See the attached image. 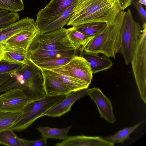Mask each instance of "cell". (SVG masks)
I'll list each match as a JSON object with an SVG mask.
<instances>
[{"instance_id": "cell-22", "label": "cell", "mask_w": 146, "mask_h": 146, "mask_svg": "<svg viewBox=\"0 0 146 146\" xmlns=\"http://www.w3.org/2000/svg\"><path fill=\"white\" fill-rule=\"evenodd\" d=\"M67 33L75 49L80 52L84 46L94 37L88 36L78 31L73 26L67 29Z\"/></svg>"}, {"instance_id": "cell-4", "label": "cell", "mask_w": 146, "mask_h": 146, "mask_svg": "<svg viewBox=\"0 0 146 146\" xmlns=\"http://www.w3.org/2000/svg\"><path fill=\"white\" fill-rule=\"evenodd\" d=\"M66 95H46L38 100H31L26 105L21 115L13 125L12 129L14 131L26 129L50 109L64 99Z\"/></svg>"}, {"instance_id": "cell-25", "label": "cell", "mask_w": 146, "mask_h": 146, "mask_svg": "<svg viewBox=\"0 0 146 146\" xmlns=\"http://www.w3.org/2000/svg\"><path fill=\"white\" fill-rule=\"evenodd\" d=\"M145 121V119L133 126L124 128L113 135L103 138L105 140L114 145L117 143H122L129 139L130 134Z\"/></svg>"}, {"instance_id": "cell-9", "label": "cell", "mask_w": 146, "mask_h": 146, "mask_svg": "<svg viewBox=\"0 0 146 146\" xmlns=\"http://www.w3.org/2000/svg\"><path fill=\"white\" fill-rule=\"evenodd\" d=\"M78 0H51L36 15L35 25L39 30L53 21Z\"/></svg>"}, {"instance_id": "cell-2", "label": "cell", "mask_w": 146, "mask_h": 146, "mask_svg": "<svg viewBox=\"0 0 146 146\" xmlns=\"http://www.w3.org/2000/svg\"><path fill=\"white\" fill-rule=\"evenodd\" d=\"M22 90L31 100L40 99L46 94L41 70L29 62L11 73V76L0 86V94L15 89Z\"/></svg>"}, {"instance_id": "cell-10", "label": "cell", "mask_w": 146, "mask_h": 146, "mask_svg": "<svg viewBox=\"0 0 146 146\" xmlns=\"http://www.w3.org/2000/svg\"><path fill=\"white\" fill-rule=\"evenodd\" d=\"M57 68L89 85L91 83L93 74L90 65L80 56H74L68 63Z\"/></svg>"}, {"instance_id": "cell-34", "label": "cell", "mask_w": 146, "mask_h": 146, "mask_svg": "<svg viewBox=\"0 0 146 146\" xmlns=\"http://www.w3.org/2000/svg\"><path fill=\"white\" fill-rule=\"evenodd\" d=\"M121 10L124 9L132 4V0H118Z\"/></svg>"}, {"instance_id": "cell-3", "label": "cell", "mask_w": 146, "mask_h": 146, "mask_svg": "<svg viewBox=\"0 0 146 146\" xmlns=\"http://www.w3.org/2000/svg\"><path fill=\"white\" fill-rule=\"evenodd\" d=\"M126 12L121 10L114 23L108 24L102 31L88 43L80 53L84 51L101 53L115 58L119 52L121 29Z\"/></svg>"}, {"instance_id": "cell-11", "label": "cell", "mask_w": 146, "mask_h": 146, "mask_svg": "<svg viewBox=\"0 0 146 146\" xmlns=\"http://www.w3.org/2000/svg\"><path fill=\"white\" fill-rule=\"evenodd\" d=\"M39 34V30L36 26L33 28L18 33L1 43L13 50L28 53L32 43Z\"/></svg>"}, {"instance_id": "cell-37", "label": "cell", "mask_w": 146, "mask_h": 146, "mask_svg": "<svg viewBox=\"0 0 146 146\" xmlns=\"http://www.w3.org/2000/svg\"></svg>"}, {"instance_id": "cell-28", "label": "cell", "mask_w": 146, "mask_h": 146, "mask_svg": "<svg viewBox=\"0 0 146 146\" xmlns=\"http://www.w3.org/2000/svg\"><path fill=\"white\" fill-rule=\"evenodd\" d=\"M21 113L7 112L0 110V131L12 129L13 125Z\"/></svg>"}, {"instance_id": "cell-21", "label": "cell", "mask_w": 146, "mask_h": 146, "mask_svg": "<svg viewBox=\"0 0 146 146\" xmlns=\"http://www.w3.org/2000/svg\"><path fill=\"white\" fill-rule=\"evenodd\" d=\"M4 61L12 64H25L30 62L28 53L17 52L5 47L0 43V61Z\"/></svg>"}, {"instance_id": "cell-31", "label": "cell", "mask_w": 146, "mask_h": 146, "mask_svg": "<svg viewBox=\"0 0 146 146\" xmlns=\"http://www.w3.org/2000/svg\"><path fill=\"white\" fill-rule=\"evenodd\" d=\"M19 16L17 13L11 12L0 18V30L19 20Z\"/></svg>"}, {"instance_id": "cell-12", "label": "cell", "mask_w": 146, "mask_h": 146, "mask_svg": "<svg viewBox=\"0 0 146 146\" xmlns=\"http://www.w3.org/2000/svg\"><path fill=\"white\" fill-rule=\"evenodd\" d=\"M96 105L100 117L109 123H113L116 121L110 100L99 88L89 89L87 94Z\"/></svg>"}, {"instance_id": "cell-27", "label": "cell", "mask_w": 146, "mask_h": 146, "mask_svg": "<svg viewBox=\"0 0 146 146\" xmlns=\"http://www.w3.org/2000/svg\"><path fill=\"white\" fill-rule=\"evenodd\" d=\"M0 144L8 146H22L19 137L12 129L0 131Z\"/></svg>"}, {"instance_id": "cell-8", "label": "cell", "mask_w": 146, "mask_h": 146, "mask_svg": "<svg viewBox=\"0 0 146 146\" xmlns=\"http://www.w3.org/2000/svg\"><path fill=\"white\" fill-rule=\"evenodd\" d=\"M0 94V110L22 113L26 105L31 100L22 89L7 91Z\"/></svg>"}, {"instance_id": "cell-5", "label": "cell", "mask_w": 146, "mask_h": 146, "mask_svg": "<svg viewBox=\"0 0 146 146\" xmlns=\"http://www.w3.org/2000/svg\"><path fill=\"white\" fill-rule=\"evenodd\" d=\"M141 27L133 17L131 11H126L120 31L119 52L126 65L130 62L141 34Z\"/></svg>"}, {"instance_id": "cell-33", "label": "cell", "mask_w": 146, "mask_h": 146, "mask_svg": "<svg viewBox=\"0 0 146 146\" xmlns=\"http://www.w3.org/2000/svg\"><path fill=\"white\" fill-rule=\"evenodd\" d=\"M132 4L135 7L143 23H146V13L141 4L139 0H132Z\"/></svg>"}, {"instance_id": "cell-35", "label": "cell", "mask_w": 146, "mask_h": 146, "mask_svg": "<svg viewBox=\"0 0 146 146\" xmlns=\"http://www.w3.org/2000/svg\"><path fill=\"white\" fill-rule=\"evenodd\" d=\"M11 73L0 75V86L10 78Z\"/></svg>"}, {"instance_id": "cell-18", "label": "cell", "mask_w": 146, "mask_h": 146, "mask_svg": "<svg viewBox=\"0 0 146 146\" xmlns=\"http://www.w3.org/2000/svg\"><path fill=\"white\" fill-rule=\"evenodd\" d=\"M80 56L88 62L93 74L108 70L111 68L113 64L109 57L98 53L83 51L80 53Z\"/></svg>"}, {"instance_id": "cell-20", "label": "cell", "mask_w": 146, "mask_h": 146, "mask_svg": "<svg viewBox=\"0 0 146 146\" xmlns=\"http://www.w3.org/2000/svg\"><path fill=\"white\" fill-rule=\"evenodd\" d=\"M43 75L44 88L46 96L67 95L72 92L68 88L55 77L44 73Z\"/></svg>"}, {"instance_id": "cell-6", "label": "cell", "mask_w": 146, "mask_h": 146, "mask_svg": "<svg viewBox=\"0 0 146 146\" xmlns=\"http://www.w3.org/2000/svg\"><path fill=\"white\" fill-rule=\"evenodd\" d=\"M140 37L130 62L141 99L146 104V23H143Z\"/></svg>"}, {"instance_id": "cell-23", "label": "cell", "mask_w": 146, "mask_h": 146, "mask_svg": "<svg viewBox=\"0 0 146 146\" xmlns=\"http://www.w3.org/2000/svg\"><path fill=\"white\" fill-rule=\"evenodd\" d=\"M70 125L64 128H57L48 127L40 126L37 127L42 137L48 138L65 140L68 137V132L72 127Z\"/></svg>"}, {"instance_id": "cell-26", "label": "cell", "mask_w": 146, "mask_h": 146, "mask_svg": "<svg viewBox=\"0 0 146 146\" xmlns=\"http://www.w3.org/2000/svg\"><path fill=\"white\" fill-rule=\"evenodd\" d=\"M107 24L104 22H94L72 26L85 35L93 37L102 31Z\"/></svg>"}, {"instance_id": "cell-30", "label": "cell", "mask_w": 146, "mask_h": 146, "mask_svg": "<svg viewBox=\"0 0 146 146\" xmlns=\"http://www.w3.org/2000/svg\"><path fill=\"white\" fill-rule=\"evenodd\" d=\"M24 64H12L4 61H0V75L13 72L19 69Z\"/></svg>"}, {"instance_id": "cell-29", "label": "cell", "mask_w": 146, "mask_h": 146, "mask_svg": "<svg viewBox=\"0 0 146 146\" xmlns=\"http://www.w3.org/2000/svg\"><path fill=\"white\" fill-rule=\"evenodd\" d=\"M0 9L17 13L24 9L23 0H0Z\"/></svg>"}, {"instance_id": "cell-14", "label": "cell", "mask_w": 146, "mask_h": 146, "mask_svg": "<svg viewBox=\"0 0 146 146\" xmlns=\"http://www.w3.org/2000/svg\"><path fill=\"white\" fill-rule=\"evenodd\" d=\"M114 145L100 136L84 135L70 136L55 146H113Z\"/></svg>"}, {"instance_id": "cell-36", "label": "cell", "mask_w": 146, "mask_h": 146, "mask_svg": "<svg viewBox=\"0 0 146 146\" xmlns=\"http://www.w3.org/2000/svg\"><path fill=\"white\" fill-rule=\"evenodd\" d=\"M139 2L142 5L146 6V0H139Z\"/></svg>"}, {"instance_id": "cell-17", "label": "cell", "mask_w": 146, "mask_h": 146, "mask_svg": "<svg viewBox=\"0 0 146 146\" xmlns=\"http://www.w3.org/2000/svg\"><path fill=\"white\" fill-rule=\"evenodd\" d=\"M76 49L56 50L35 48L28 51L29 60H40L76 55Z\"/></svg>"}, {"instance_id": "cell-13", "label": "cell", "mask_w": 146, "mask_h": 146, "mask_svg": "<svg viewBox=\"0 0 146 146\" xmlns=\"http://www.w3.org/2000/svg\"><path fill=\"white\" fill-rule=\"evenodd\" d=\"M89 89L85 88L72 92L65 98L45 112L42 117H59L71 110L73 104L78 100L87 94Z\"/></svg>"}, {"instance_id": "cell-16", "label": "cell", "mask_w": 146, "mask_h": 146, "mask_svg": "<svg viewBox=\"0 0 146 146\" xmlns=\"http://www.w3.org/2000/svg\"><path fill=\"white\" fill-rule=\"evenodd\" d=\"M36 26L35 21L33 19L24 17L0 30V43L18 33Z\"/></svg>"}, {"instance_id": "cell-19", "label": "cell", "mask_w": 146, "mask_h": 146, "mask_svg": "<svg viewBox=\"0 0 146 146\" xmlns=\"http://www.w3.org/2000/svg\"><path fill=\"white\" fill-rule=\"evenodd\" d=\"M80 0H78L69 6L50 23L39 29L40 34L60 29L67 24Z\"/></svg>"}, {"instance_id": "cell-7", "label": "cell", "mask_w": 146, "mask_h": 146, "mask_svg": "<svg viewBox=\"0 0 146 146\" xmlns=\"http://www.w3.org/2000/svg\"><path fill=\"white\" fill-rule=\"evenodd\" d=\"M67 31V29L63 27L39 34L29 50L35 48L56 50L75 49L68 36Z\"/></svg>"}, {"instance_id": "cell-24", "label": "cell", "mask_w": 146, "mask_h": 146, "mask_svg": "<svg viewBox=\"0 0 146 146\" xmlns=\"http://www.w3.org/2000/svg\"><path fill=\"white\" fill-rule=\"evenodd\" d=\"M74 56H65L40 60H29L40 69H51L56 68L65 64Z\"/></svg>"}, {"instance_id": "cell-15", "label": "cell", "mask_w": 146, "mask_h": 146, "mask_svg": "<svg viewBox=\"0 0 146 146\" xmlns=\"http://www.w3.org/2000/svg\"><path fill=\"white\" fill-rule=\"evenodd\" d=\"M40 69L43 73L56 78L72 92L88 88L89 85L87 83L66 74L58 68Z\"/></svg>"}, {"instance_id": "cell-1", "label": "cell", "mask_w": 146, "mask_h": 146, "mask_svg": "<svg viewBox=\"0 0 146 146\" xmlns=\"http://www.w3.org/2000/svg\"><path fill=\"white\" fill-rule=\"evenodd\" d=\"M121 11L118 0H80L67 25L113 23Z\"/></svg>"}, {"instance_id": "cell-32", "label": "cell", "mask_w": 146, "mask_h": 146, "mask_svg": "<svg viewBox=\"0 0 146 146\" xmlns=\"http://www.w3.org/2000/svg\"><path fill=\"white\" fill-rule=\"evenodd\" d=\"M19 139L22 146H43L47 143V139L43 137L35 140H29L20 137Z\"/></svg>"}]
</instances>
